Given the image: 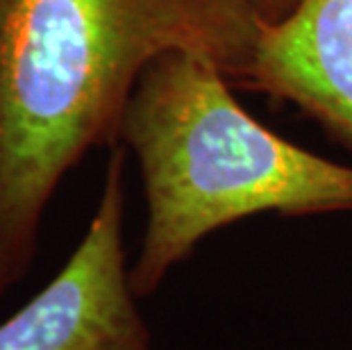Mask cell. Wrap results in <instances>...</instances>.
Listing matches in <instances>:
<instances>
[{
	"label": "cell",
	"instance_id": "5",
	"mask_svg": "<svg viewBox=\"0 0 352 350\" xmlns=\"http://www.w3.org/2000/svg\"><path fill=\"white\" fill-rule=\"evenodd\" d=\"M300 0H250L254 12L264 23H277V21L287 19L296 10Z\"/></svg>",
	"mask_w": 352,
	"mask_h": 350
},
{
	"label": "cell",
	"instance_id": "1",
	"mask_svg": "<svg viewBox=\"0 0 352 350\" xmlns=\"http://www.w3.org/2000/svg\"><path fill=\"white\" fill-rule=\"evenodd\" d=\"M259 32L250 0H0V300L66 173L118 144L146 66L184 50L243 82Z\"/></svg>",
	"mask_w": 352,
	"mask_h": 350
},
{
	"label": "cell",
	"instance_id": "2",
	"mask_svg": "<svg viewBox=\"0 0 352 350\" xmlns=\"http://www.w3.org/2000/svg\"><path fill=\"white\" fill-rule=\"evenodd\" d=\"M216 64L170 50L146 66L118 144L137 155L146 232L132 289L153 296L214 230L275 212H352V166L275 135L236 102Z\"/></svg>",
	"mask_w": 352,
	"mask_h": 350
},
{
	"label": "cell",
	"instance_id": "4",
	"mask_svg": "<svg viewBox=\"0 0 352 350\" xmlns=\"http://www.w3.org/2000/svg\"><path fill=\"white\" fill-rule=\"evenodd\" d=\"M241 85L296 102L352 148V0H300L287 19L261 21Z\"/></svg>",
	"mask_w": 352,
	"mask_h": 350
},
{
	"label": "cell",
	"instance_id": "3",
	"mask_svg": "<svg viewBox=\"0 0 352 350\" xmlns=\"http://www.w3.org/2000/svg\"><path fill=\"white\" fill-rule=\"evenodd\" d=\"M125 146L109 153L85 237L41 292L0 323V350H155L123 241Z\"/></svg>",
	"mask_w": 352,
	"mask_h": 350
}]
</instances>
